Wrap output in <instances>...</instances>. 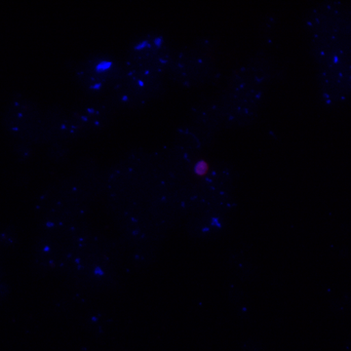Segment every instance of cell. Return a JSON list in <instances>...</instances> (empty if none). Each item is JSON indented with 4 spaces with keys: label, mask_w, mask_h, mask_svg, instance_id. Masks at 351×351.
Wrapping results in <instances>:
<instances>
[{
    "label": "cell",
    "mask_w": 351,
    "mask_h": 351,
    "mask_svg": "<svg viewBox=\"0 0 351 351\" xmlns=\"http://www.w3.org/2000/svg\"><path fill=\"white\" fill-rule=\"evenodd\" d=\"M106 172L94 158L78 160L73 175L48 186L36 203L40 228H61L86 219L90 208L105 193Z\"/></svg>",
    "instance_id": "obj_1"
},
{
    "label": "cell",
    "mask_w": 351,
    "mask_h": 351,
    "mask_svg": "<svg viewBox=\"0 0 351 351\" xmlns=\"http://www.w3.org/2000/svg\"><path fill=\"white\" fill-rule=\"evenodd\" d=\"M125 75L123 61L112 53L97 51L73 66V80L88 98H104Z\"/></svg>",
    "instance_id": "obj_2"
},
{
    "label": "cell",
    "mask_w": 351,
    "mask_h": 351,
    "mask_svg": "<svg viewBox=\"0 0 351 351\" xmlns=\"http://www.w3.org/2000/svg\"><path fill=\"white\" fill-rule=\"evenodd\" d=\"M117 112L106 97L80 101L66 112L61 141L71 145L101 133L112 124Z\"/></svg>",
    "instance_id": "obj_3"
},
{
    "label": "cell",
    "mask_w": 351,
    "mask_h": 351,
    "mask_svg": "<svg viewBox=\"0 0 351 351\" xmlns=\"http://www.w3.org/2000/svg\"><path fill=\"white\" fill-rule=\"evenodd\" d=\"M208 44L173 51L166 75L182 86L208 84L216 77V64Z\"/></svg>",
    "instance_id": "obj_4"
},
{
    "label": "cell",
    "mask_w": 351,
    "mask_h": 351,
    "mask_svg": "<svg viewBox=\"0 0 351 351\" xmlns=\"http://www.w3.org/2000/svg\"><path fill=\"white\" fill-rule=\"evenodd\" d=\"M165 93V83L161 76L128 71L121 82L106 96L119 110H134L145 108Z\"/></svg>",
    "instance_id": "obj_5"
},
{
    "label": "cell",
    "mask_w": 351,
    "mask_h": 351,
    "mask_svg": "<svg viewBox=\"0 0 351 351\" xmlns=\"http://www.w3.org/2000/svg\"><path fill=\"white\" fill-rule=\"evenodd\" d=\"M172 54L170 44L163 36L143 34L132 41L123 63L126 71L164 77Z\"/></svg>",
    "instance_id": "obj_6"
},
{
    "label": "cell",
    "mask_w": 351,
    "mask_h": 351,
    "mask_svg": "<svg viewBox=\"0 0 351 351\" xmlns=\"http://www.w3.org/2000/svg\"><path fill=\"white\" fill-rule=\"evenodd\" d=\"M43 108L21 93L11 97L4 110L2 123L15 143L39 145Z\"/></svg>",
    "instance_id": "obj_7"
},
{
    "label": "cell",
    "mask_w": 351,
    "mask_h": 351,
    "mask_svg": "<svg viewBox=\"0 0 351 351\" xmlns=\"http://www.w3.org/2000/svg\"><path fill=\"white\" fill-rule=\"evenodd\" d=\"M68 110L59 104H53L44 108L41 120L39 145H49L61 141L62 129Z\"/></svg>",
    "instance_id": "obj_8"
},
{
    "label": "cell",
    "mask_w": 351,
    "mask_h": 351,
    "mask_svg": "<svg viewBox=\"0 0 351 351\" xmlns=\"http://www.w3.org/2000/svg\"><path fill=\"white\" fill-rule=\"evenodd\" d=\"M47 147V154L51 161L57 164L66 162L71 154V145L66 144L63 141H59Z\"/></svg>",
    "instance_id": "obj_9"
},
{
    "label": "cell",
    "mask_w": 351,
    "mask_h": 351,
    "mask_svg": "<svg viewBox=\"0 0 351 351\" xmlns=\"http://www.w3.org/2000/svg\"><path fill=\"white\" fill-rule=\"evenodd\" d=\"M34 147H34V145L24 144V143H15L14 152H15L18 160L25 161L34 154Z\"/></svg>",
    "instance_id": "obj_10"
}]
</instances>
